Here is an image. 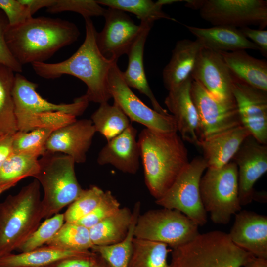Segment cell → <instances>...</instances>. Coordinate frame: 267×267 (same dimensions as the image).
<instances>
[{
  "mask_svg": "<svg viewBox=\"0 0 267 267\" xmlns=\"http://www.w3.org/2000/svg\"><path fill=\"white\" fill-rule=\"evenodd\" d=\"M238 168L239 199L241 206L250 204L255 193L254 186L267 171V145L251 134L233 157Z\"/></svg>",
  "mask_w": 267,
  "mask_h": 267,
  "instance_id": "17",
  "label": "cell"
},
{
  "mask_svg": "<svg viewBox=\"0 0 267 267\" xmlns=\"http://www.w3.org/2000/svg\"><path fill=\"white\" fill-rule=\"evenodd\" d=\"M96 132L99 133L109 141L122 133L131 124L130 120L115 103L100 104L91 116Z\"/></svg>",
  "mask_w": 267,
  "mask_h": 267,
  "instance_id": "31",
  "label": "cell"
},
{
  "mask_svg": "<svg viewBox=\"0 0 267 267\" xmlns=\"http://www.w3.org/2000/svg\"><path fill=\"white\" fill-rule=\"evenodd\" d=\"M144 181L150 194L159 199L188 163V152L178 132L163 133L146 128L138 134Z\"/></svg>",
  "mask_w": 267,
  "mask_h": 267,
  "instance_id": "3",
  "label": "cell"
},
{
  "mask_svg": "<svg viewBox=\"0 0 267 267\" xmlns=\"http://www.w3.org/2000/svg\"><path fill=\"white\" fill-rule=\"evenodd\" d=\"M14 72L0 64V134H14L18 131L12 97Z\"/></svg>",
  "mask_w": 267,
  "mask_h": 267,
  "instance_id": "32",
  "label": "cell"
},
{
  "mask_svg": "<svg viewBox=\"0 0 267 267\" xmlns=\"http://www.w3.org/2000/svg\"><path fill=\"white\" fill-rule=\"evenodd\" d=\"M163 243L134 238L128 267H169L172 249Z\"/></svg>",
  "mask_w": 267,
  "mask_h": 267,
  "instance_id": "30",
  "label": "cell"
},
{
  "mask_svg": "<svg viewBox=\"0 0 267 267\" xmlns=\"http://www.w3.org/2000/svg\"><path fill=\"white\" fill-rule=\"evenodd\" d=\"M38 85L19 73L15 74L12 97L18 131L27 132L34 129L39 115L61 112L77 117L82 115L89 101L84 94L69 104H55L43 98L36 91Z\"/></svg>",
  "mask_w": 267,
  "mask_h": 267,
  "instance_id": "9",
  "label": "cell"
},
{
  "mask_svg": "<svg viewBox=\"0 0 267 267\" xmlns=\"http://www.w3.org/2000/svg\"><path fill=\"white\" fill-rule=\"evenodd\" d=\"M202 19L214 26L242 28L267 25V2L263 0H201L199 8Z\"/></svg>",
  "mask_w": 267,
  "mask_h": 267,
  "instance_id": "12",
  "label": "cell"
},
{
  "mask_svg": "<svg viewBox=\"0 0 267 267\" xmlns=\"http://www.w3.org/2000/svg\"><path fill=\"white\" fill-rule=\"evenodd\" d=\"M101 6H106L124 12L132 13L141 20V22L153 24L157 20L165 19L176 21L164 12L160 0L156 2L151 0H98Z\"/></svg>",
  "mask_w": 267,
  "mask_h": 267,
  "instance_id": "33",
  "label": "cell"
},
{
  "mask_svg": "<svg viewBox=\"0 0 267 267\" xmlns=\"http://www.w3.org/2000/svg\"><path fill=\"white\" fill-rule=\"evenodd\" d=\"M105 191L99 187L90 186L84 189L64 213L65 222H76L90 213L101 200Z\"/></svg>",
  "mask_w": 267,
  "mask_h": 267,
  "instance_id": "37",
  "label": "cell"
},
{
  "mask_svg": "<svg viewBox=\"0 0 267 267\" xmlns=\"http://www.w3.org/2000/svg\"><path fill=\"white\" fill-rule=\"evenodd\" d=\"M238 29L247 39H250V41L258 47L263 56H267V30L255 29L249 26Z\"/></svg>",
  "mask_w": 267,
  "mask_h": 267,
  "instance_id": "44",
  "label": "cell"
},
{
  "mask_svg": "<svg viewBox=\"0 0 267 267\" xmlns=\"http://www.w3.org/2000/svg\"><path fill=\"white\" fill-rule=\"evenodd\" d=\"M103 17L105 24L96 34V43L102 54L108 59L117 60L128 54L141 30L129 15L122 10L108 8Z\"/></svg>",
  "mask_w": 267,
  "mask_h": 267,
  "instance_id": "14",
  "label": "cell"
},
{
  "mask_svg": "<svg viewBox=\"0 0 267 267\" xmlns=\"http://www.w3.org/2000/svg\"><path fill=\"white\" fill-rule=\"evenodd\" d=\"M47 245L60 248L88 250L93 246L89 229L77 222H65Z\"/></svg>",
  "mask_w": 267,
  "mask_h": 267,
  "instance_id": "35",
  "label": "cell"
},
{
  "mask_svg": "<svg viewBox=\"0 0 267 267\" xmlns=\"http://www.w3.org/2000/svg\"><path fill=\"white\" fill-rule=\"evenodd\" d=\"M202 47L197 39H183L177 42L171 58L162 72L163 83L168 91L191 77Z\"/></svg>",
  "mask_w": 267,
  "mask_h": 267,
  "instance_id": "24",
  "label": "cell"
},
{
  "mask_svg": "<svg viewBox=\"0 0 267 267\" xmlns=\"http://www.w3.org/2000/svg\"><path fill=\"white\" fill-rule=\"evenodd\" d=\"M97 254L93 252L85 256H73L60 259L44 267H91Z\"/></svg>",
  "mask_w": 267,
  "mask_h": 267,
  "instance_id": "43",
  "label": "cell"
},
{
  "mask_svg": "<svg viewBox=\"0 0 267 267\" xmlns=\"http://www.w3.org/2000/svg\"><path fill=\"white\" fill-rule=\"evenodd\" d=\"M80 34L73 22L32 17L20 24L8 25L5 39L12 55L23 66L45 62L60 49L76 41Z\"/></svg>",
  "mask_w": 267,
  "mask_h": 267,
  "instance_id": "2",
  "label": "cell"
},
{
  "mask_svg": "<svg viewBox=\"0 0 267 267\" xmlns=\"http://www.w3.org/2000/svg\"><path fill=\"white\" fill-rule=\"evenodd\" d=\"M109 90L116 103L131 121L140 123L147 129L159 132H178L174 117L158 113L144 104L124 81L117 61L110 70Z\"/></svg>",
  "mask_w": 267,
  "mask_h": 267,
  "instance_id": "11",
  "label": "cell"
},
{
  "mask_svg": "<svg viewBox=\"0 0 267 267\" xmlns=\"http://www.w3.org/2000/svg\"><path fill=\"white\" fill-rule=\"evenodd\" d=\"M198 227L179 211L163 207L140 214L134 234V238L163 243L172 248L193 239L199 233Z\"/></svg>",
  "mask_w": 267,
  "mask_h": 267,
  "instance_id": "8",
  "label": "cell"
},
{
  "mask_svg": "<svg viewBox=\"0 0 267 267\" xmlns=\"http://www.w3.org/2000/svg\"><path fill=\"white\" fill-rule=\"evenodd\" d=\"M242 267H267V259L253 256Z\"/></svg>",
  "mask_w": 267,
  "mask_h": 267,
  "instance_id": "47",
  "label": "cell"
},
{
  "mask_svg": "<svg viewBox=\"0 0 267 267\" xmlns=\"http://www.w3.org/2000/svg\"><path fill=\"white\" fill-rule=\"evenodd\" d=\"M39 168L38 157L13 152L0 168V195L22 179L35 178Z\"/></svg>",
  "mask_w": 267,
  "mask_h": 267,
  "instance_id": "29",
  "label": "cell"
},
{
  "mask_svg": "<svg viewBox=\"0 0 267 267\" xmlns=\"http://www.w3.org/2000/svg\"><path fill=\"white\" fill-rule=\"evenodd\" d=\"M84 42L71 57L55 63L35 62L32 68L37 75L53 79L70 75L82 81L87 86L85 94L89 102L99 104L112 98L109 90L110 69L117 60L108 59L100 51L96 43L97 31L90 18H86Z\"/></svg>",
  "mask_w": 267,
  "mask_h": 267,
  "instance_id": "1",
  "label": "cell"
},
{
  "mask_svg": "<svg viewBox=\"0 0 267 267\" xmlns=\"http://www.w3.org/2000/svg\"><path fill=\"white\" fill-rule=\"evenodd\" d=\"M191 95L199 116L200 139L241 125L236 106L220 100L194 80Z\"/></svg>",
  "mask_w": 267,
  "mask_h": 267,
  "instance_id": "13",
  "label": "cell"
},
{
  "mask_svg": "<svg viewBox=\"0 0 267 267\" xmlns=\"http://www.w3.org/2000/svg\"><path fill=\"white\" fill-rule=\"evenodd\" d=\"M9 25L5 14L0 10V64L12 69L16 73H21L22 66L15 59L5 41V34Z\"/></svg>",
  "mask_w": 267,
  "mask_h": 267,
  "instance_id": "42",
  "label": "cell"
},
{
  "mask_svg": "<svg viewBox=\"0 0 267 267\" xmlns=\"http://www.w3.org/2000/svg\"><path fill=\"white\" fill-rule=\"evenodd\" d=\"M88 250H75L47 245L19 254L0 257V267H44L60 259L90 255Z\"/></svg>",
  "mask_w": 267,
  "mask_h": 267,
  "instance_id": "27",
  "label": "cell"
},
{
  "mask_svg": "<svg viewBox=\"0 0 267 267\" xmlns=\"http://www.w3.org/2000/svg\"><path fill=\"white\" fill-rule=\"evenodd\" d=\"M64 213H57L46 219L18 249L20 252L43 246L51 240L64 224Z\"/></svg>",
  "mask_w": 267,
  "mask_h": 267,
  "instance_id": "38",
  "label": "cell"
},
{
  "mask_svg": "<svg viewBox=\"0 0 267 267\" xmlns=\"http://www.w3.org/2000/svg\"><path fill=\"white\" fill-rule=\"evenodd\" d=\"M232 91L241 125L258 141L267 145V91L250 86L234 77Z\"/></svg>",
  "mask_w": 267,
  "mask_h": 267,
  "instance_id": "16",
  "label": "cell"
},
{
  "mask_svg": "<svg viewBox=\"0 0 267 267\" xmlns=\"http://www.w3.org/2000/svg\"><path fill=\"white\" fill-rule=\"evenodd\" d=\"M191 77L170 90L164 103L175 120L177 131L183 141L197 146L200 122L191 95Z\"/></svg>",
  "mask_w": 267,
  "mask_h": 267,
  "instance_id": "19",
  "label": "cell"
},
{
  "mask_svg": "<svg viewBox=\"0 0 267 267\" xmlns=\"http://www.w3.org/2000/svg\"><path fill=\"white\" fill-rule=\"evenodd\" d=\"M106 9L93 0H55V3L47 8V11L56 13L72 11L81 14L84 19L103 16Z\"/></svg>",
  "mask_w": 267,
  "mask_h": 267,
  "instance_id": "39",
  "label": "cell"
},
{
  "mask_svg": "<svg viewBox=\"0 0 267 267\" xmlns=\"http://www.w3.org/2000/svg\"><path fill=\"white\" fill-rule=\"evenodd\" d=\"M118 200L107 190L99 204L88 215L82 218L77 222L89 229L106 218L113 215L120 208Z\"/></svg>",
  "mask_w": 267,
  "mask_h": 267,
  "instance_id": "40",
  "label": "cell"
},
{
  "mask_svg": "<svg viewBox=\"0 0 267 267\" xmlns=\"http://www.w3.org/2000/svg\"><path fill=\"white\" fill-rule=\"evenodd\" d=\"M43 218L40 184L36 179L0 203V257L27 240Z\"/></svg>",
  "mask_w": 267,
  "mask_h": 267,
  "instance_id": "4",
  "label": "cell"
},
{
  "mask_svg": "<svg viewBox=\"0 0 267 267\" xmlns=\"http://www.w3.org/2000/svg\"><path fill=\"white\" fill-rule=\"evenodd\" d=\"M251 134L242 125L199 140L207 168L218 169L232 160L241 145Z\"/></svg>",
  "mask_w": 267,
  "mask_h": 267,
  "instance_id": "22",
  "label": "cell"
},
{
  "mask_svg": "<svg viewBox=\"0 0 267 267\" xmlns=\"http://www.w3.org/2000/svg\"><path fill=\"white\" fill-rule=\"evenodd\" d=\"M28 8L31 15L34 14L41 8L51 6L55 2V0H19Z\"/></svg>",
  "mask_w": 267,
  "mask_h": 267,
  "instance_id": "46",
  "label": "cell"
},
{
  "mask_svg": "<svg viewBox=\"0 0 267 267\" xmlns=\"http://www.w3.org/2000/svg\"><path fill=\"white\" fill-rule=\"evenodd\" d=\"M231 241L254 256L267 259V217L242 210L235 214L229 233Z\"/></svg>",
  "mask_w": 267,
  "mask_h": 267,
  "instance_id": "20",
  "label": "cell"
},
{
  "mask_svg": "<svg viewBox=\"0 0 267 267\" xmlns=\"http://www.w3.org/2000/svg\"><path fill=\"white\" fill-rule=\"evenodd\" d=\"M185 26L203 47L217 52L246 49L259 50L258 47L247 39L237 28L223 25L206 28L189 25Z\"/></svg>",
  "mask_w": 267,
  "mask_h": 267,
  "instance_id": "25",
  "label": "cell"
},
{
  "mask_svg": "<svg viewBox=\"0 0 267 267\" xmlns=\"http://www.w3.org/2000/svg\"><path fill=\"white\" fill-rule=\"evenodd\" d=\"M233 76L250 86L267 91V62L245 50L219 52Z\"/></svg>",
  "mask_w": 267,
  "mask_h": 267,
  "instance_id": "26",
  "label": "cell"
},
{
  "mask_svg": "<svg viewBox=\"0 0 267 267\" xmlns=\"http://www.w3.org/2000/svg\"><path fill=\"white\" fill-rule=\"evenodd\" d=\"M203 207L212 221L225 225L241 210L238 194V168L231 161L222 168H207L200 182Z\"/></svg>",
  "mask_w": 267,
  "mask_h": 267,
  "instance_id": "7",
  "label": "cell"
},
{
  "mask_svg": "<svg viewBox=\"0 0 267 267\" xmlns=\"http://www.w3.org/2000/svg\"><path fill=\"white\" fill-rule=\"evenodd\" d=\"M0 10L5 14L10 26L20 24L32 17L27 7L19 0H0Z\"/></svg>",
  "mask_w": 267,
  "mask_h": 267,
  "instance_id": "41",
  "label": "cell"
},
{
  "mask_svg": "<svg viewBox=\"0 0 267 267\" xmlns=\"http://www.w3.org/2000/svg\"><path fill=\"white\" fill-rule=\"evenodd\" d=\"M39 163V171L35 178L43 188L42 214L43 218L47 219L71 204L84 189L77 179L75 162L70 156L46 152Z\"/></svg>",
  "mask_w": 267,
  "mask_h": 267,
  "instance_id": "6",
  "label": "cell"
},
{
  "mask_svg": "<svg viewBox=\"0 0 267 267\" xmlns=\"http://www.w3.org/2000/svg\"><path fill=\"white\" fill-rule=\"evenodd\" d=\"M207 165L203 157H196L184 167L172 185L155 203L179 211L199 226L206 224L207 213L200 196V182Z\"/></svg>",
  "mask_w": 267,
  "mask_h": 267,
  "instance_id": "10",
  "label": "cell"
},
{
  "mask_svg": "<svg viewBox=\"0 0 267 267\" xmlns=\"http://www.w3.org/2000/svg\"><path fill=\"white\" fill-rule=\"evenodd\" d=\"M95 133L90 119L76 120L51 133L45 144L46 152L61 153L72 157L75 163H84Z\"/></svg>",
  "mask_w": 267,
  "mask_h": 267,
  "instance_id": "18",
  "label": "cell"
},
{
  "mask_svg": "<svg viewBox=\"0 0 267 267\" xmlns=\"http://www.w3.org/2000/svg\"><path fill=\"white\" fill-rule=\"evenodd\" d=\"M13 134H0V168L7 158L13 153Z\"/></svg>",
  "mask_w": 267,
  "mask_h": 267,
  "instance_id": "45",
  "label": "cell"
},
{
  "mask_svg": "<svg viewBox=\"0 0 267 267\" xmlns=\"http://www.w3.org/2000/svg\"><path fill=\"white\" fill-rule=\"evenodd\" d=\"M133 219V211L120 208L113 215L89 229L93 246H107L117 244L127 236Z\"/></svg>",
  "mask_w": 267,
  "mask_h": 267,
  "instance_id": "28",
  "label": "cell"
},
{
  "mask_svg": "<svg viewBox=\"0 0 267 267\" xmlns=\"http://www.w3.org/2000/svg\"><path fill=\"white\" fill-rule=\"evenodd\" d=\"M141 30L128 53V64L123 78L131 88H134L150 101L153 109L159 113L168 115L155 98L146 79L143 64V54L147 37L153 24L140 22Z\"/></svg>",
  "mask_w": 267,
  "mask_h": 267,
  "instance_id": "23",
  "label": "cell"
},
{
  "mask_svg": "<svg viewBox=\"0 0 267 267\" xmlns=\"http://www.w3.org/2000/svg\"><path fill=\"white\" fill-rule=\"evenodd\" d=\"M91 267H111L109 264L100 255L97 254L94 264Z\"/></svg>",
  "mask_w": 267,
  "mask_h": 267,
  "instance_id": "48",
  "label": "cell"
},
{
  "mask_svg": "<svg viewBox=\"0 0 267 267\" xmlns=\"http://www.w3.org/2000/svg\"><path fill=\"white\" fill-rule=\"evenodd\" d=\"M141 204L137 201L133 211V219L128 234L121 242L111 245L93 246L91 251L102 257L111 267H128L134 238V229L140 215Z\"/></svg>",
  "mask_w": 267,
  "mask_h": 267,
  "instance_id": "34",
  "label": "cell"
},
{
  "mask_svg": "<svg viewBox=\"0 0 267 267\" xmlns=\"http://www.w3.org/2000/svg\"><path fill=\"white\" fill-rule=\"evenodd\" d=\"M55 130L38 128L27 132L18 131L13 135V152L37 157L45 152V144L51 133Z\"/></svg>",
  "mask_w": 267,
  "mask_h": 267,
  "instance_id": "36",
  "label": "cell"
},
{
  "mask_svg": "<svg viewBox=\"0 0 267 267\" xmlns=\"http://www.w3.org/2000/svg\"><path fill=\"white\" fill-rule=\"evenodd\" d=\"M191 76L220 100L236 106L233 77L219 52L203 46Z\"/></svg>",
  "mask_w": 267,
  "mask_h": 267,
  "instance_id": "15",
  "label": "cell"
},
{
  "mask_svg": "<svg viewBox=\"0 0 267 267\" xmlns=\"http://www.w3.org/2000/svg\"><path fill=\"white\" fill-rule=\"evenodd\" d=\"M171 253L169 267H242L254 256L236 246L228 233L218 230L199 233Z\"/></svg>",
  "mask_w": 267,
  "mask_h": 267,
  "instance_id": "5",
  "label": "cell"
},
{
  "mask_svg": "<svg viewBox=\"0 0 267 267\" xmlns=\"http://www.w3.org/2000/svg\"><path fill=\"white\" fill-rule=\"evenodd\" d=\"M137 130L131 124L120 134L108 141L98 153L100 165H111L124 173L135 174L139 168Z\"/></svg>",
  "mask_w": 267,
  "mask_h": 267,
  "instance_id": "21",
  "label": "cell"
}]
</instances>
